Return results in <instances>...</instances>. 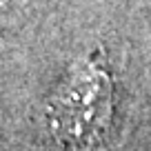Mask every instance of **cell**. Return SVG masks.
Here are the masks:
<instances>
[{"instance_id": "6da1fadb", "label": "cell", "mask_w": 151, "mask_h": 151, "mask_svg": "<svg viewBox=\"0 0 151 151\" xmlns=\"http://www.w3.org/2000/svg\"><path fill=\"white\" fill-rule=\"evenodd\" d=\"M109 78L96 65H82L60 87L51 107V127L65 145L96 140L109 120Z\"/></svg>"}]
</instances>
